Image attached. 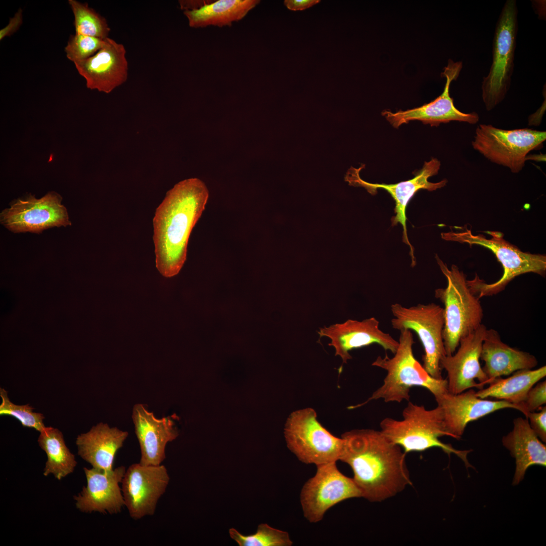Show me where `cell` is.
Masks as SVG:
<instances>
[{"instance_id": "1", "label": "cell", "mask_w": 546, "mask_h": 546, "mask_svg": "<svg viewBox=\"0 0 546 546\" xmlns=\"http://www.w3.org/2000/svg\"><path fill=\"white\" fill-rule=\"evenodd\" d=\"M341 438L344 443L339 460L351 468L361 497L381 502L412 485L406 453L381 431L354 429Z\"/></svg>"}, {"instance_id": "2", "label": "cell", "mask_w": 546, "mask_h": 546, "mask_svg": "<svg viewBox=\"0 0 546 546\" xmlns=\"http://www.w3.org/2000/svg\"><path fill=\"white\" fill-rule=\"evenodd\" d=\"M209 197L197 178L181 181L168 191L153 219L156 266L164 277L177 275L187 257L191 233L205 209Z\"/></svg>"}, {"instance_id": "3", "label": "cell", "mask_w": 546, "mask_h": 546, "mask_svg": "<svg viewBox=\"0 0 546 546\" xmlns=\"http://www.w3.org/2000/svg\"><path fill=\"white\" fill-rule=\"evenodd\" d=\"M397 350L392 357L387 354L377 357L373 366L383 369L387 375L383 385L365 402L350 406L354 409L364 405L373 400L382 399L386 402L409 401L410 389L415 386L426 388L436 397L448 391L447 379L432 377L416 359L413 351L415 343L411 331L401 330Z\"/></svg>"}, {"instance_id": "4", "label": "cell", "mask_w": 546, "mask_h": 546, "mask_svg": "<svg viewBox=\"0 0 546 546\" xmlns=\"http://www.w3.org/2000/svg\"><path fill=\"white\" fill-rule=\"evenodd\" d=\"M462 231H452L442 233L441 237L446 241L467 243L470 246L479 245L490 250L495 255L504 269L502 277L497 281L487 284L476 275L472 280H467L468 286L478 298L497 294L504 290L515 277L521 275L533 272L544 276L546 271V256L522 251L516 246L506 241L504 234L497 231H487L491 238L486 239L483 235H475L466 226L461 228Z\"/></svg>"}, {"instance_id": "5", "label": "cell", "mask_w": 546, "mask_h": 546, "mask_svg": "<svg viewBox=\"0 0 546 546\" xmlns=\"http://www.w3.org/2000/svg\"><path fill=\"white\" fill-rule=\"evenodd\" d=\"M439 268L447 280L445 288L435 291V297L444 305L442 338L446 355L453 354L460 340L481 325L483 309L478 298L470 290L464 272L456 265L449 269L436 255Z\"/></svg>"}, {"instance_id": "6", "label": "cell", "mask_w": 546, "mask_h": 546, "mask_svg": "<svg viewBox=\"0 0 546 546\" xmlns=\"http://www.w3.org/2000/svg\"><path fill=\"white\" fill-rule=\"evenodd\" d=\"M402 417L401 420L384 419L380 422V431L390 441L402 447L404 453L438 447L448 454H456L467 467L470 465L467 459L469 450H457L439 440V437L448 434L438 406L427 410L423 405L408 401L403 410Z\"/></svg>"}, {"instance_id": "7", "label": "cell", "mask_w": 546, "mask_h": 546, "mask_svg": "<svg viewBox=\"0 0 546 546\" xmlns=\"http://www.w3.org/2000/svg\"><path fill=\"white\" fill-rule=\"evenodd\" d=\"M517 32V2L515 0H507L495 25L491 65L482 82V98L488 111L504 100L510 88L514 67Z\"/></svg>"}, {"instance_id": "8", "label": "cell", "mask_w": 546, "mask_h": 546, "mask_svg": "<svg viewBox=\"0 0 546 546\" xmlns=\"http://www.w3.org/2000/svg\"><path fill=\"white\" fill-rule=\"evenodd\" d=\"M284 435L288 448L303 463L318 466L340 459L343 439L325 428L312 408L292 412L286 421Z\"/></svg>"}, {"instance_id": "9", "label": "cell", "mask_w": 546, "mask_h": 546, "mask_svg": "<svg viewBox=\"0 0 546 546\" xmlns=\"http://www.w3.org/2000/svg\"><path fill=\"white\" fill-rule=\"evenodd\" d=\"M394 316L391 322L393 329L414 331L424 348L423 367L432 377L443 379L440 360L446 355L442 332L444 324L443 307L434 303L418 304L406 307L399 303L391 305Z\"/></svg>"}, {"instance_id": "10", "label": "cell", "mask_w": 546, "mask_h": 546, "mask_svg": "<svg viewBox=\"0 0 546 546\" xmlns=\"http://www.w3.org/2000/svg\"><path fill=\"white\" fill-rule=\"evenodd\" d=\"M545 139L544 131L505 130L481 124L477 126L471 143L474 149L490 161L516 173L524 167L527 154L539 147Z\"/></svg>"}, {"instance_id": "11", "label": "cell", "mask_w": 546, "mask_h": 546, "mask_svg": "<svg viewBox=\"0 0 546 546\" xmlns=\"http://www.w3.org/2000/svg\"><path fill=\"white\" fill-rule=\"evenodd\" d=\"M315 474L304 484L300 499L304 517L311 523L321 521L338 503L361 493L352 478L343 474L336 462L316 466Z\"/></svg>"}, {"instance_id": "12", "label": "cell", "mask_w": 546, "mask_h": 546, "mask_svg": "<svg viewBox=\"0 0 546 546\" xmlns=\"http://www.w3.org/2000/svg\"><path fill=\"white\" fill-rule=\"evenodd\" d=\"M61 196L50 192L40 199L29 195L18 199L1 214L2 223L14 233H39L52 227L66 226L71 223L66 208L61 204Z\"/></svg>"}, {"instance_id": "13", "label": "cell", "mask_w": 546, "mask_h": 546, "mask_svg": "<svg viewBox=\"0 0 546 546\" xmlns=\"http://www.w3.org/2000/svg\"><path fill=\"white\" fill-rule=\"evenodd\" d=\"M364 166L362 165L358 169L351 167L348 170L345 180L349 183L350 186L365 188L373 195L377 193L378 189H384L391 195L395 202L394 208L395 215L391 219L392 225L395 226L399 223L402 225V240L404 243L410 246L412 265L414 266L416 264V260L414 254V248L407 235L406 207L411 199L420 190L424 189L432 191L446 185L447 182L446 179H443L438 183H431L428 181L430 177L438 173L440 162L437 159L433 158L429 161L425 162L422 168L417 172L414 178L394 184H373L364 181L360 177L359 174V171Z\"/></svg>"}, {"instance_id": "14", "label": "cell", "mask_w": 546, "mask_h": 546, "mask_svg": "<svg viewBox=\"0 0 546 546\" xmlns=\"http://www.w3.org/2000/svg\"><path fill=\"white\" fill-rule=\"evenodd\" d=\"M170 477L165 466L131 465L122 479V492L130 516L134 520L153 515Z\"/></svg>"}, {"instance_id": "15", "label": "cell", "mask_w": 546, "mask_h": 546, "mask_svg": "<svg viewBox=\"0 0 546 546\" xmlns=\"http://www.w3.org/2000/svg\"><path fill=\"white\" fill-rule=\"evenodd\" d=\"M462 67V62L448 60L447 65L441 73V77L446 78L443 92L431 102L419 107L395 113L385 110L382 112V115L395 128L412 120H419L431 126H438L440 123L451 121L471 124L477 123L479 120V115L475 112L467 113L459 110L454 106L453 99L449 95L451 82L458 78Z\"/></svg>"}, {"instance_id": "16", "label": "cell", "mask_w": 546, "mask_h": 546, "mask_svg": "<svg viewBox=\"0 0 546 546\" xmlns=\"http://www.w3.org/2000/svg\"><path fill=\"white\" fill-rule=\"evenodd\" d=\"M486 329L482 324L476 330L461 339L457 352L441 358L440 367L447 372L449 393L457 394L473 388L480 390L488 384V379L479 361Z\"/></svg>"}, {"instance_id": "17", "label": "cell", "mask_w": 546, "mask_h": 546, "mask_svg": "<svg viewBox=\"0 0 546 546\" xmlns=\"http://www.w3.org/2000/svg\"><path fill=\"white\" fill-rule=\"evenodd\" d=\"M79 74L90 89L105 93L124 83L127 79L128 65L124 46L109 37L93 56L74 62Z\"/></svg>"}, {"instance_id": "18", "label": "cell", "mask_w": 546, "mask_h": 546, "mask_svg": "<svg viewBox=\"0 0 546 546\" xmlns=\"http://www.w3.org/2000/svg\"><path fill=\"white\" fill-rule=\"evenodd\" d=\"M475 393L471 388L457 394L447 391L435 397L448 436L459 439L469 423L502 409L511 408L523 412L518 405L504 400L480 398Z\"/></svg>"}, {"instance_id": "19", "label": "cell", "mask_w": 546, "mask_h": 546, "mask_svg": "<svg viewBox=\"0 0 546 546\" xmlns=\"http://www.w3.org/2000/svg\"><path fill=\"white\" fill-rule=\"evenodd\" d=\"M317 333L320 337L331 339L328 345L334 347L335 355L341 358L343 363L352 358L349 351L352 349L377 344L394 354L399 344L389 334L380 329L379 322L374 317L362 321L349 319L343 323L321 328Z\"/></svg>"}, {"instance_id": "20", "label": "cell", "mask_w": 546, "mask_h": 546, "mask_svg": "<svg viewBox=\"0 0 546 546\" xmlns=\"http://www.w3.org/2000/svg\"><path fill=\"white\" fill-rule=\"evenodd\" d=\"M132 419L141 449L139 463L146 466L161 465L165 459L166 444L179 435L175 424L178 417L174 414L157 418L144 404L138 403L133 407Z\"/></svg>"}, {"instance_id": "21", "label": "cell", "mask_w": 546, "mask_h": 546, "mask_svg": "<svg viewBox=\"0 0 546 546\" xmlns=\"http://www.w3.org/2000/svg\"><path fill=\"white\" fill-rule=\"evenodd\" d=\"M83 469L87 485L74 496L77 508L86 513L113 514L120 512L125 502L119 484L125 473V467L120 466L108 471L94 468Z\"/></svg>"}, {"instance_id": "22", "label": "cell", "mask_w": 546, "mask_h": 546, "mask_svg": "<svg viewBox=\"0 0 546 546\" xmlns=\"http://www.w3.org/2000/svg\"><path fill=\"white\" fill-rule=\"evenodd\" d=\"M480 358L485 362L482 369L488 384L497 378L519 370L532 369L537 365L534 355L504 343L498 333L492 329L485 331Z\"/></svg>"}, {"instance_id": "23", "label": "cell", "mask_w": 546, "mask_h": 546, "mask_svg": "<svg viewBox=\"0 0 546 546\" xmlns=\"http://www.w3.org/2000/svg\"><path fill=\"white\" fill-rule=\"evenodd\" d=\"M128 435L127 431L101 422L87 432L78 435L76 440L78 454L93 468L112 470L115 455Z\"/></svg>"}, {"instance_id": "24", "label": "cell", "mask_w": 546, "mask_h": 546, "mask_svg": "<svg viewBox=\"0 0 546 546\" xmlns=\"http://www.w3.org/2000/svg\"><path fill=\"white\" fill-rule=\"evenodd\" d=\"M513 423V430L503 437L502 442L515 459L513 484L517 485L531 466L545 467L546 447L532 429L527 418H517Z\"/></svg>"}, {"instance_id": "25", "label": "cell", "mask_w": 546, "mask_h": 546, "mask_svg": "<svg viewBox=\"0 0 546 546\" xmlns=\"http://www.w3.org/2000/svg\"><path fill=\"white\" fill-rule=\"evenodd\" d=\"M546 376V366L532 370H522L514 372L512 376L499 377L490 383L488 387L476 392L482 399L495 398L520 406L525 417L527 414L522 404L529 390Z\"/></svg>"}, {"instance_id": "26", "label": "cell", "mask_w": 546, "mask_h": 546, "mask_svg": "<svg viewBox=\"0 0 546 546\" xmlns=\"http://www.w3.org/2000/svg\"><path fill=\"white\" fill-rule=\"evenodd\" d=\"M259 3V0H219L198 9L184 11V14L192 28L231 26L233 22L242 19Z\"/></svg>"}, {"instance_id": "27", "label": "cell", "mask_w": 546, "mask_h": 546, "mask_svg": "<svg viewBox=\"0 0 546 546\" xmlns=\"http://www.w3.org/2000/svg\"><path fill=\"white\" fill-rule=\"evenodd\" d=\"M39 433L38 443L47 456L43 475L52 474L61 480L73 472L77 462L66 445L62 432L57 428L46 427Z\"/></svg>"}, {"instance_id": "28", "label": "cell", "mask_w": 546, "mask_h": 546, "mask_svg": "<svg viewBox=\"0 0 546 546\" xmlns=\"http://www.w3.org/2000/svg\"><path fill=\"white\" fill-rule=\"evenodd\" d=\"M74 17L75 33L101 39L108 37L110 31L106 20L87 4L69 0Z\"/></svg>"}, {"instance_id": "29", "label": "cell", "mask_w": 546, "mask_h": 546, "mask_svg": "<svg viewBox=\"0 0 546 546\" xmlns=\"http://www.w3.org/2000/svg\"><path fill=\"white\" fill-rule=\"evenodd\" d=\"M229 534L240 546H291L293 544L287 532L264 523L259 524L253 534L244 535L234 528L229 530Z\"/></svg>"}, {"instance_id": "30", "label": "cell", "mask_w": 546, "mask_h": 546, "mask_svg": "<svg viewBox=\"0 0 546 546\" xmlns=\"http://www.w3.org/2000/svg\"><path fill=\"white\" fill-rule=\"evenodd\" d=\"M2 403L0 404V415L10 416L17 419L24 427L33 428L39 432L46 426L43 423V414L33 412V408L29 404L17 405L12 402L8 396L7 391L0 388Z\"/></svg>"}, {"instance_id": "31", "label": "cell", "mask_w": 546, "mask_h": 546, "mask_svg": "<svg viewBox=\"0 0 546 546\" xmlns=\"http://www.w3.org/2000/svg\"><path fill=\"white\" fill-rule=\"evenodd\" d=\"M105 39L76 33L71 35L65 48L66 57L73 63L86 59L103 46Z\"/></svg>"}, {"instance_id": "32", "label": "cell", "mask_w": 546, "mask_h": 546, "mask_svg": "<svg viewBox=\"0 0 546 546\" xmlns=\"http://www.w3.org/2000/svg\"><path fill=\"white\" fill-rule=\"evenodd\" d=\"M545 403L546 381H544L537 383L529 390L522 405L527 417L529 413L538 410Z\"/></svg>"}, {"instance_id": "33", "label": "cell", "mask_w": 546, "mask_h": 546, "mask_svg": "<svg viewBox=\"0 0 546 546\" xmlns=\"http://www.w3.org/2000/svg\"><path fill=\"white\" fill-rule=\"evenodd\" d=\"M538 412L529 413L527 419L530 426L539 439L543 443L546 442V406L539 408Z\"/></svg>"}, {"instance_id": "34", "label": "cell", "mask_w": 546, "mask_h": 546, "mask_svg": "<svg viewBox=\"0 0 546 546\" xmlns=\"http://www.w3.org/2000/svg\"><path fill=\"white\" fill-rule=\"evenodd\" d=\"M23 11L20 8L14 16L10 19L8 24L0 30V40L9 36L16 32L22 24Z\"/></svg>"}, {"instance_id": "35", "label": "cell", "mask_w": 546, "mask_h": 546, "mask_svg": "<svg viewBox=\"0 0 546 546\" xmlns=\"http://www.w3.org/2000/svg\"><path fill=\"white\" fill-rule=\"evenodd\" d=\"M320 2V0H285L284 5L290 10L302 11Z\"/></svg>"}, {"instance_id": "36", "label": "cell", "mask_w": 546, "mask_h": 546, "mask_svg": "<svg viewBox=\"0 0 546 546\" xmlns=\"http://www.w3.org/2000/svg\"><path fill=\"white\" fill-rule=\"evenodd\" d=\"M179 3L181 9L186 11L198 9L210 3H206L205 1H180Z\"/></svg>"}]
</instances>
